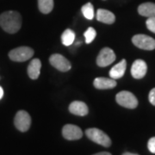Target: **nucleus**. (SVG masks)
<instances>
[{"mask_svg":"<svg viewBox=\"0 0 155 155\" xmlns=\"http://www.w3.org/2000/svg\"><path fill=\"white\" fill-rule=\"evenodd\" d=\"M22 16L19 12L8 11L0 15V27L9 34H16L22 27Z\"/></svg>","mask_w":155,"mask_h":155,"instance_id":"nucleus-1","label":"nucleus"},{"mask_svg":"<svg viewBox=\"0 0 155 155\" xmlns=\"http://www.w3.org/2000/svg\"><path fill=\"white\" fill-rule=\"evenodd\" d=\"M86 136L88 137L91 141H93L97 144H99L104 147H109L111 146V140L108 136V134H106L104 131L100 130L98 128L96 127H91L88 128L86 131Z\"/></svg>","mask_w":155,"mask_h":155,"instance_id":"nucleus-2","label":"nucleus"},{"mask_svg":"<svg viewBox=\"0 0 155 155\" xmlns=\"http://www.w3.org/2000/svg\"><path fill=\"white\" fill-rule=\"evenodd\" d=\"M116 103L119 105L127 109H135L138 106V100L136 97L130 91H122L116 96Z\"/></svg>","mask_w":155,"mask_h":155,"instance_id":"nucleus-3","label":"nucleus"},{"mask_svg":"<svg viewBox=\"0 0 155 155\" xmlns=\"http://www.w3.org/2000/svg\"><path fill=\"white\" fill-rule=\"evenodd\" d=\"M34 55V50L29 47H19L10 51L9 58L12 61L24 62L31 59Z\"/></svg>","mask_w":155,"mask_h":155,"instance_id":"nucleus-4","label":"nucleus"},{"mask_svg":"<svg viewBox=\"0 0 155 155\" xmlns=\"http://www.w3.org/2000/svg\"><path fill=\"white\" fill-rule=\"evenodd\" d=\"M14 124L21 132H26L31 126V117L27 111L19 110L14 118Z\"/></svg>","mask_w":155,"mask_h":155,"instance_id":"nucleus-5","label":"nucleus"},{"mask_svg":"<svg viewBox=\"0 0 155 155\" xmlns=\"http://www.w3.org/2000/svg\"><path fill=\"white\" fill-rule=\"evenodd\" d=\"M133 44L138 48L143 50L155 49V40L146 35H135L132 38Z\"/></svg>","mask_w":155,"mask_h":155,"instance_id":"nucleus-6","label":"nucleus"},{"mask_svg":"<svg viewBox=\"0 0 155 155\" xmlns=\"http://www.w3.org/2000/svg\"><path fill=\"white\" fill-rule=\"evenodd\" d=\"M116 61V54L110 48H104L100 51L97 58V64L100 67L110 66Z\"/></svg>","mask_w":155,"mask_h":155,"instance_id":"nucleus-7","label":"nucleus"},{"mask_svg":"<svg viewBox=\"0 0 155 155\" xmlns=\"http://www.w3.org/2000/svg\"><path fill=\"white\" fill-rule=\"evenodd\" d=\"M49 62L53 67L61 72H67L72 68L71 62L66 57L59 54H54L50 56Z\"/></svg>","mask_w":155,"mask_h":155,"instance_id":"nucleus-8","label":"nucleus"},{"mask_svg":"<svg viewBox=\"0 0 155 155\" xmlns=\"http://www.w3.org/2000/svg\"><path fill=\"white\" fill-rule=\"evenodd\" d=\"M62 135L64 138L68 140H76L82 138L83 132L81 128L76 125L67 124L62 128Z\"/></svg>","mask_w":155,"mask_h":155,"instance_id":"nucleus-9","label":"nucleus"},{"mask_svg":"<svg viewBox=\"0 0 155 155\" xmlns=\"http://www.w3.org/2000/svg\"><path fill=\"white\" fill-rule=\"evenodd\" d=\"M147 72V63L142 60H136L133 63L131 67V74L134 78L140 79L145 77Z\"/></svg>","mask_w":155,"mask_h":155,"instance_id":"nucleus-10","label":"nucleus"},{"mask_svg":"<svg viewBox=\"0 0 155 155\" xmlns=\"http://www.w3.org/2000/svg\"><path fill=\"white\" fill-rule=\"evenodd\" d=\"M69 111L73 115L84 116L88 114V106L82 101H73L69 105Z\"/></svg>","mask_w":155,"mask_h":155,"instance_id":"nucleus-11","label":"nucleus"},{"mask_svg":"<svg viewBox=\"0 0 155 155\" xmlns=\"http://www.w3.org/2000/svg\"><path fill=\"white\" fill-rule=\"evenodd\" d=\"M94 86L99 90H107V89H113L116 86V79L111 78L99 77L96 78L93 82Z\"/></svg>","mask_w":155,"mask_h":155,"instance_id":"nucleus-12","label":"nucleus"},{"mask_svg":"<svg viewBox=\"0 0 155 155\" xmlns=\"http://www.w3.org/2000/svg\"><path fill=\"white\" fill-rule=\"evenodd\" d=\"M126 68H127V61L126 60H122L116 66L111 68V70L110 71V77L113 79L121 78L123 77Z\"/></svg>","mask_w":155,"mask_h":155,"instance_id":"nucleus-13","label":"nucleus"},{"mask_svg":"<svg viewBox=\"0 0 155 155\" xmlns=\"http://www.w3.org/2000/svg\"><path fill=\"white\" fill-rule=\"evenodd\" d=\"M41 62L39 59H34L28 64V75L31 79H37L41 73Z\"/></svg>","mask_w":155,"mask_h":155,"instance_id":"nucleus-14","label":"nucleus"},{"mask_svg":"<svg viewBox=\"0 0 155 155\" xmlns=\"http://www.w3.org/2000/svg\"><path fill=\"white\" fill-rule=\"evenodd\" d=\"M97 21L107 24H112L116 21V16L108 10L99 9L97 11Z\"/></svg>","mask_w":155,"mask_h":155,"instance_id":"nucleus-15","label":"nucleus"},{"mask_svg":"<svg viewBox=\"0 0 155 155\" xmlns=\"http://www.w3.org/2000/svg\"><path fill=\"white\" fill-rule=\"evenodd\" d=\"M138 13L147 18L155 17V4L151 2H147L140 5L138 7Z\"/></svg>","mask_w":155,"mask_h":155,"instance_id":"nucleus-16","label":"nucleus"},{"mask_svg":"<svg viewBox=\"0 0 155 155\" xmlns=\"http://www.w3.org/2000/svg\"><path fill=\"white\" fill-rule=\"evenodd\" d=\"M74 40H75V33H74V31H72L70 28L66 29L61 35L62 44L67 46V47L71 46L73 43Z\"/></svg>","mask_w":155,"mask_h":155,"instance_id":"nucleus-17","label":"nucleus"},{"mask_svg":"<svg viewBox=\"0 0 155 155\" xmlns=\"http://www.w3.org/2000/svg\"><path fill=\"white\" fill-rule=\"evenodd\" d=\"M38 8L43 14H48L54 9V0H38Z\"/></svg>","mask_w":155,"mask_h":155,"instance_id":"nucleus-18","label":"nucleus"},{"mask_svg":"<svg viewBox=\"0 0 155 155\" xmlns=\"http://www.w3.org/2000/svg\"><path fill=\"white\" fill-rule=\"evenodd\" d=\"M81 11L83 13L84 17L86 19H88V20L93 19V17H94V7L91 3H87V4L84 5L81 8Z\"/></svg>","mask_w":155,"mask_h":155,"instance_id":"nucleus-19","label":"nucleus"},{"mask_svg":"<svg viewBox=\"0 0 155 155\" xmlns=\"http://www.w3.org/2000/svg\"><path fill=\"white\" fill-rule=\"evenodd\" d=\"M84 39H85V42L89 44V43H91V41H94V39L96 38V35H97V32H96L95 28L90 27L84 32Z\"/></svg>","mask_w":155,"mask_h":155,"instance_id":"nucleus-20","label":"nucleus"},{"mask_svg":"<svg viewBox=\"0 0 155 155\" xmlns=\"http://www.w3.org/2000/svg\"><path fill=\"white\" fill-rule=\"evenodd\" d=\"M146 24H147V27L150 31L155 34V17L147 18Z\"/></svg>","mask_w":155,"mask_h":155,"instance_id":"nucleus-21","label":"nucleus"},{"mask_svg":"<svg viewBox=\"0 0 155 155\" xmlns=\"http://www.w3.org/2000/svg\"><path fill=\"white\" fill-rule=\"evenodd\" d=\"M147 147H148V150L152 153H155V137H152L148 140Z\"/></svg>","mask_w":155,"mask_h":155,"instance_id":"nucleus-22","label":"nucleus"},{"mask_svg":"<svg viewBox=\"0 0 155 155\" xmlns=\"http://www.w3.org/2000/svg\"><path fill=\"white\" fill-rule=\"evenodd\" d=\"M148 99L152 105L155 106V88L152 89L150 91L149 95H148Z\"/></svg>","mask_w":155,"mask_h":155,"instance_id":"nucleus-23","label":"nucleus"},{"mask_svg":"<svg viewBox=\"0 0 155 155\" xmlns=\"http://www.w3.org/2000/svg\"><path fill=\"white\" fill-rule=\"evenodd\" d=\"M93 155H111V153H108V152H101V153H97Z\"/></svg>","mask_w":155,"mask_h":155,"instance_id":"nucleus-24","label":"nucleus"},{"mask_svg":"<svg viewBox=\"0 0 155 155\" xmlns=\"http://www.w3.org/2000/svg\"><path fill=\"white\" fill-rule=\"evenodd\" d=\"M3 97H4V90L0 86V100L3 98Z\"/></svg>","mask_w":155,"mask_h":155,"instance_id":"nucleus-25","label":"nucleus"},{"mask_svg":"<svg viewBox=\"0 0 155 155\" xmlns=\"http://www.w3.org/2000/svg\"><path fill=\"white\" fill-rule=\"evenodd\" d=\"M122 155H138L135 154V153H124Z\"/></svg>","mask_w":155,"mask_h":155,"instance_id":"nucleus-26","label":"nucleus"}]
</instances>
